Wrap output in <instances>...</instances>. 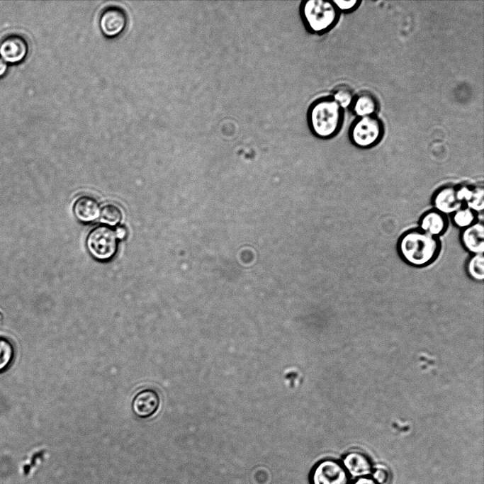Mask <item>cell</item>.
<instances>
[{
  "instance_id": "603a6c76",
  "label": "cell",
  "mask_w": 484,
  "mask_h": 484,
  "mask_svg": "<svg viewBox=\"0 0 484 484\" xmlns=\"http://www.w3.org/2000/svg\"><path fill=\"white\" fill-rule=\"evenodd\" d=\"M337 9H338L339 11H343V12H349L351 11L354 10L358 5L360 4V1L357 0H351V1H340V0H334L332 1Z\"/></svg>"
},
{
  "instance_id": "2e32d148",
  "label": "cell",
  "mask_w": 484,
  "mask_h": 484,
  "mask_svg": "<svg viewBox=\"0 0 484 484\" xmlns=\"http://www.w3.org/2000/svg\"><path fill=\"white\" fill-rule=\"evenodd\" d=\"M477 215L468 207L463 206L452 213L450 218L453 225L461 230L475 223L478 220Z\"/></svg>"
},
{
  "instance_id": "cb8c5ba5",
  "label": "cell",
  "mask_w": 484,
  "mask_h": 484,
  "mask_svg": "<svg viewBox=\"0 0 484 484\" xmlns=\"http://www.w3.org/2000/svg\"><path fill=\"white\" fill-rule=\"evenodd\" d=\"M351 484H378L371 477H363L356 478Z\"/></svg>"
},
{
  "instance_id": "9c48e42d",
  "label": "cell",
  "mask_w": 484,
  "mask_h": 484,
  "mask_svg": "<svg viewBox=\"0 0 484 484\" xmlns=\"http://www.w3.org/2000/svg\"><path fill=\"white\" fill-rule=\"evenodd\" d=\"M432 205L433 209L448 217L463 206L458 199L456 188L454 185L439 188L432 196Z\"/></svg>"
},
{
  "instance_id": "7c38bea8",
  "label": "cell",
  "mask_w": 484,
  "mask_h": 484,
  "mask_svg": "<svg viewBox=\"0 0 484 484\" xmlns=\"http://www.w3.org/2000/svg\"><path fill=\"white\" fill-rule=\"evenodd\" d=\"M160 399L158 393L152 389H144L135 396L133 410L140 418H147L154 415L158 410Z\"/></svg>"
},
{
  "instance_id": "8fae6325",
  "label": "cell",
  "mask_w": 484,
  "mask_h": 484,
  "mask_svg": "<svg viewBox=\"0 0 484 484\" xmlns=\"http://www.w3.org/2000/svg\"><path fill=\"white\" fill-rule=\"evenodd\" d=\"M342 466L349 477H367L371 474L373 466L369 458L360 451H353L344 455Z\"/></svg>"
},
{
  "instance_id": "ac0fdd59",
  "label": "cell",
  "mask_w": 484,
  "mask_h": 484,
  "mask_svg": "<svg viewBox=\"0 0 484 484\" xmlns=\"http://www.w3.org/2000/svg\"><path fill=\"white\" fill-rule=\"evenodd\" d=\"M15 357V347L13 342L5 337L0 336V373L6 371Z\"/></svg>"
},
{
  "instance_id": "7a4b0ae2",
  "label": "cell",
  "mask_w": 484,
  "mask_h": 484,
  "mask_svg": "<svg viewBox=\"0 0 484 484\" xmlns=\"http://www.w3.org/2000/svg\"><path fill=\"white\" fill-rule=\"evenodd\" d=\"M343 108L331 96L315 99L308 106L307 123L312 134L317 138L328 140L334 137L343 122Z\"/></svg>"
},
{
  "instance_id": "d4e9b609",
  "label": "cell",
  "mask_w": 484,
  "mask_h": 484,
  "mask_svg": "<svg viewBox=\"0 0 484 484\" xmlns=\"http://www.w3.org/2000/svg\"><path fill=\"white\" fill-rule=\"evenodd\" d=\"M9 69V64L0 57V78L4 77Z\"/></svg>"
},
{
  "instance_id": "44dd1931",
  "label": "cell",
  "mask_w": 484,
  "mask_h": 484,
  "mask_svg": "<svg viewBox=\"0 0 484 484\" xmlns=\"http://www.w3.org/2000/svg\"><path fill=\"white\" fill-rule=\"evenodd\" d=\"M477 214L484 209V190L483 186H475L472 196L466 205Z\"/></svg>"
},
{
  "instance_id": "484cf974",
  "label": "cell",
  "mask_w": 484,
  "mask_h": 484,
  "mask_svg": "<svg viewBox=\"0 0 484 484\" xmlns=\"http://www.w3.org/2000/svg\"><path fill=\"white\" fill-rule=\"evenodd\" d=\"M115 233L117 238L122 240L126 235V230L123 227L119 226L116 229Z\"/></svg>"
},
{
  "instance_id": "7402d4cb",
  "label": "cell",
  "mask_w": 484,
  "mask_h": 484,
  "mask_svg": "<svg viewBox=\"0 0 484 484\" xmlns=\"http://www.w3.org/2000/svg\"><path fill=\"white\" fill-rule=\"evenodd\" d=\"M371 475V478L378 484H385L388 482L390 478L388 470L381 466L376 468H373Z\"/></svg>"
},
{
  "instance_id": "8992f818",
  "label": "cell",
  "mask_w": 484,
  "mask_h": 484,
  "mask_svg": "<svg viewBox=\"0 0 484 484\" xmlns=\"http://www.w3.org/2000/svg\"><path fill=\"white\" fill-rule=\"evenodd\" d=\"M310 482L311 484H349V475L340 462L325 459L313 468Z\"/></svg>"
},
{
  "instance_id": "3957f363",
  "label": "cell",
  "mask_w": 484,
  "mask_h": 484,
  "mask_svg": "<svg viewBox=\"0 0 484 484\" xmlns=\"http://www.w3.org/2000/svg\"><path fill=\"white\" fill-rule=\"evenodd\" d=\"M299 14L305 30L317 35H322L332 30L339 17V11L332 1L325 0L301 1Z\"/></svg>"
},
{
  "instance_id": "e0dca14e",
  "label": "cell",
  "mask_w": 484,
  "mask_h": 484,
  "mask_svg": "<svg viewBox=\"0 0 484 484\" xmlns=\"http://www.w3.org/2000/svg\"><path fill=\"white\" fill-rule=\"evenodd\" d=\"M468 276L475 281L484 279V256L483 254H471L466 264Z\"/></svg>"
},
{
  "instance_id": "277c9868",
  "label": "cell",
  "mask_w": 484,
  "mask_h": 484,
  "mask_svg": "<svg viewBox=\"0 0 484 484\" xmlns=\"http://www.w3.org/2000/svg\"><path fill=\"white\" fill-rule=\"evenodd\" d=\"M384 126L376 116L357 117L351 123L349 140L357 147L367 149L376 146L383 138Z\"/></svg>"
},
{
  "instance_id": "52a82bcc",
  "label": "cell",
  "mask_w": 484,
  "mask_h": 484,
  "mask_svg": "<svg viewBox=\"0 0 484 484\" xmlns=\"http://www.w3.org/2000/svg\"><path fill=\"white\" fill-rule=\"evenodd\" d=\"M128 16L121 7L108 6L101 12L99 25L102 34L107 38L119 36L125 29Z\"/></svg>"
},
{
  "instance_id": "4fadbf2b",
  "label": "cell",
  "mask_w": 484,
  "mask_h": 484,
  "mask_svg": "<svg viewBox=\"0 0 484 484\" xmlns=\"http://www.w3.org/2000/svg\"><path fill=\"white\" fill-rule=\"evenodd\" d=\"M460 240L463 247L471 254L484 252V225L477 220L472 225L461 230Z\"/></svg>"
},
{
  "instance_id": "6da1fadb",
  "label": "cell",
  "mask_w": 484,
  "mask_h": 484,
  "mask_svg": "<svg viewBox=\"0 0 484 484\" xmlns=\"http://www.w3.org/2000/svg\"><path fill=\"white\" fill-rule=\"evenodd\" d=\"M441 249L439 238L427 235L418 228L403 232L398 239L397 250L408 265L426 267L439 257Z\"/></svg>"
},
{
  "instance_id": "ffe728a7",
  "label": "cell",
  "mask_w": 484,
  "mask_h": 484,
  "mask_svg": "<svg viewBox=\"0 0 484 484\" xmlns=\"http://www.w3.org/2000/svg\"><path fill=\"white\" fill-rule=\"evenodd\" d=\"M100 220L109 225H117L122 219L120 209L114 204H106L100 210Z\"/></svg>"
},
{
  "instance_id": "4316f807",
  "label": "cell",
  "mask_w": 484,
  "mask_h": 484,
  "mask_svg": "<svg viewBox=\"0 0 484 484\" xmlns=\"http://www.w3.org/2000/svg\"><path fill=\"white\" fill-rule=\"evenodd\" d=\"M1 313H0V320H1Z\"/></svg>"
},
{
  "instance_id": "5bb4252c",
  "label": "cell",
  "mask_w": 484,
  "mask_h": 484,
  "mask_svg": "<svg viewBox=\"0 0 484 484\" xmlns=\"http://www.w3.org/2000/svg\"><path fill=\"white\" fill-rule=\"evenodd\" d=\"M349 107L357 117L374 116L378 109V102L372 93L363 91L354 95Z\"/></svg>"
},
{
  "instance_id": "d6986e66",
  "label": "cell",
  "mask_w": 484,
  "mask_h": 484,
  "mask_svg": "<svg viewBox=\"0 0 484 484\" xmlns=\"http://www.w3.org/2000/svg\"><path fill=\"white\" fill-rule=\"evenodd\" d=\"M331 96L341 108H345L351 106L354 94L350 86L339 84L332 89Z\"/></svg>"
},
{
  "instance_id": "9a60e30c",
  "label": "cell",
  "mask_w": 484,
  "mask_h": 484,
  "mask_svg": "<svg viewBox=\"0 0 484 484\" xmlns=\"http://www.w3.org/2000/svg\"><path fill=\"white\" fill-rule=\"evenodd\" d=\"M74 213L76 217L83 223H90L95 220L100 213L98 202L90 196H81L74 206Z\"/></svg>"
},
{
  "instance_id": "30bf717a",
  "label": "cell",
  "mask_w": 484,
  "mask_h": 484,
  "mask_svg": "<svg viewBox=\"0 0 484 484\" xmlns=\"http://www.w3.org/2000/svg\"><path fill=\"white\" fill-rule=\"evenodd\" d=\"M449 227V217L432 209L424 213L418 221V229L427 235L439 238Z\"/></svg>"
},
{
  "instance_id": "ba28073f",
  "label": "cell",
  "mask_w": 484,
  "mask_h": 484,
  "mask_svg": "<svg viewBox=\"0 0 484 484\" xmlns=\"http://www.w3.org/2000/svg\"><path fill=\"white\" fill-rule=\"evenodd\" d=\"M29 46L26 38L18 34H11L0 42V57L8 64H18L26 58Z\"/></svg>"
},
{
  "instance_id": "5b68a950",
  "label": "cell",
  "mask_w": 484,
  "mask_h": 484,
  "mask_svg": "<svg viewBox=\"0 0 484 484\" xmlns=\"http://www.w3.org/2000/svg\"><path fill=\"white\" fill-rule=\"evenodd\" d=\"M86 247L90 254L98 260L111 259L118 247L115 231L105 225L96 226L87 236Z\"/></svg>"
}]
</instances>
